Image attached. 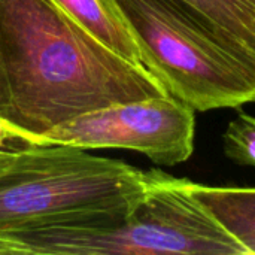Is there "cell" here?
Wrapping results in <instances>:
<instances>
[{"mask_svg":"<svg viewBox=\"0 0 255 255\" xmlns=\"http://www.w3.org/2000/svg\"><path fill=\"white\" fill-rule=\"evenodd\" d=\"M167 94L143 64L114 52L52 0H0V118L37 145L79 115Z\"/></svg>","mask_w":255,"mask_h":255,"instance_id":"obj_1","label":"cell"},{"mask_svg":"<svg viewBox=\"0 0 255 255\" xmlns=\"http://www.w3.org/2000/svg\"><path fill=\"white\" fill-rule=\"evenodd\" d=\"M155 170L66 145L18 151L0 169V236L118 224L143 199Z\"/></svg>","mask_w":255,"mask_h":255,"instance_id":"obj_2","label":"cell"},{"mask_svg":"<svg viewBox=\"0 0 255 255\" xmlns=\"http://www.w3.org/2000/svg\"><path fill=\"white\" fill-rule=\"evenodd\" d=\"M142 64L196 112L255 102V63L179 0H112Z\"/></svg>","mask_w":255,"mask_h":255,"instance_id":"obj_3","label":"cell"},{"mask_svg":"<svg viewBox=\"0 0 255 255\" xmlns=\"http://www.w3.org/2000/svg\"><path fill=\"white\" fill-rule=\"evenodd\" d=\"M12 238L33 255H248L196 199L190 179L158 169L143 199L118 224L54 227Z\"/></svg>","mask_w":255,"mask_h":255,"instance_id":"obj_4","label":"cell"},{"mask_svg":"<svg viewBox=\"0 0 255 255\" xmlns=\"http://www.w3.org/2000/svg\"><path fill=\"white\" fill-rule=\"evenodd\" d=\"M196 111L167 94L79 115L39 137V145L127 149L160 166L185 163L194 151Z\"/></svg>","mask_w":255,"mask_h":255,"instance_id":"obj_5","label":"cell"},{"mask_svg":"<svg viewBox=\"0 0 255 255\" xmlns=\"http://www.w3.org/2000/svg\"><path fill=\"white\" fill-rule=\"evenodd\" d=\"M190 188L248 255H255V187H212L190 181Z\"/></svg>","mask_w":255,"mask_h":255,"instance_id":"obj_6","label":"cell"},{"mask_svg":"<svg viewBox=\"0 0 255 255\" xmlns=\"http://www.w3.org/2000/svg\"><path fill=\"white\" fill-rule=\"evenodd\" d=\"M69 16L81 24L126 60L142 64L140 54L127 25L121 19L112 0H52Z\"/></svg>","mask_w":255,"mask_h":255,"instance_id":"obj_7","label":"cell"},{"mask_svg":"<svg viewBox=\"0 0 255 255\" xmlns=\"http://www.w3.org/2000/svg\"><path fill=\"white\" fill-rule=\"evenodd\" d=\"M255 63V0H179Z\"/></svg>","mask_w":255,"mask_h":255,"instance_id":"obj_8","label":"cell"},{"mask_svg":"<svg viewBox=\"0 0 255 255\" xmlns=\"http://www.w3.org/2000/svg\"><path fill=\"white\" fill-rule=\"evenodd\" d=\"M223 149L233 163L255 167V117L239 112L229 123L223 133Z\"/></svg>","mask_w":255,"mask_h":255,"instance_id":"obj_9","label":"cell"},{"mask_svg":"<svg viewBox=\"0 0 255 255\" xmlns=\"http://www.w3.org/2000/svg\"><path fill=\"white\" fill-rule=\"evenodd\" d=\"M39 146L37 140L0 118V151H22Z\"/></svg>","mask_w":255,"mask_h":255,"instance_id":"obj_10","label":"cell"},{"mask_svg":"<svg viewBox=\"0 0 255 255\" xmlns=\"http://www.w3.org/2000/svg\"><path fill=\"white\" fill-rule=\"evenodd\" d=\"M0 254H30V250L13 238L0 236Z\"/></svg>","mask_w":255,"mask_h":255,"instance_id":"obj_11","label":"cell"},{"mask_svg":"<svg viewBox=\"0 0 255 255\" xmlns=\"http://www.w3.org/2000/svg\"><path fill=\"white\" fill-rule=\"evenodd\" d=\"M18 151H0V169L6 167L16 155Z\"/></svg>","mask_w":255,"mask_h":255,"instance_id":"obj_12","label":"cell"}]
</instances>
